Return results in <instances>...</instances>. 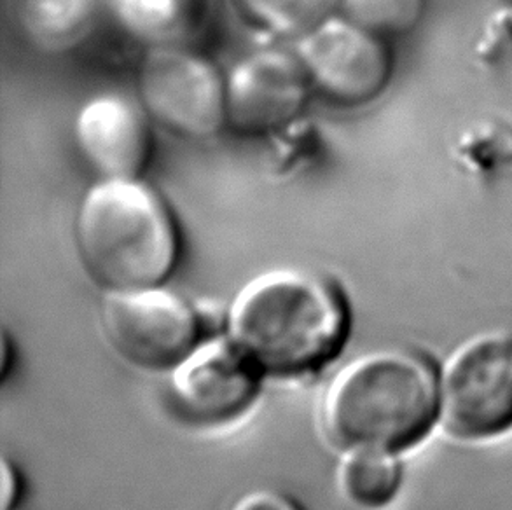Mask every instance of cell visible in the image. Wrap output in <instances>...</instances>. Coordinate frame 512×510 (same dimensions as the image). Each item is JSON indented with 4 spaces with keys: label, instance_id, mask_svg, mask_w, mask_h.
I'll use <instances>...</instances> for the list:
<instances>
[{
    "label": "cell",
    "instance_id": "cell-1",
    "mask_svg": "<svg viewBox=\"0 0 512 510\" xmlns=\"http://www.w3.org/2000/svg\"><path fill=\"white\" fill-rule=\"evenodd\" d=\"M352 325L345 290L305 268L250 278L226 313V338L266 378H303L338 357Z\"/></svg>",
    "mask_w": 512,
    "mask_h": 510
},
{
    "label": "cell",
    "instance_id": "cell-2",
    "mask_svg": "<svg viewBox=\"0 0 512 510\" xmlns=\"http://www.w3.org/2000/svg\"><path fill=\"white\" fill-rule=\"evenodd\" d=\"M439 413V381L422 353L390 346L360 353L327 383L322 432L343 453H399L429 434Z\"/></svg>",
    "mask_w": 512,
    "mask_h": 510
},
{
    "label": "cell",
    "instance_id": "cell-3",
    "mask_svg": "<svg viewBox=\"0 0 512 510\" xmlns=\"http://www.w3.org/2000/svg\"><path fill=\"white\" fill-rule=\"evenodd\" d=\"M83 268L105 294L167 285L180 259V231L167 200L139 179H100L76 214Z\"/></svg>",
    "mask_w": 512,
    "mask_h": 510
},
{
    "label": "cell",
    "instance_id": "cell-4",
    "mask_svg": "<svg viewBox=\"0 0 512 510\" xmlns=\"http://www.w3.org/2000/svg\"><path fill=\"white\" fill-rule=\"evenodd\" d=\"M439 416L467 441L511 430L512 329L478 334L451 353L439 380Z\"/></svg>",
    "mask_w": 512,
    "mask_h": 510
},
{
    "label": "cell",
    "instance_id": "cell-5",
    "mask_svg": "<svg viewBox=\"0 0 512 510\" xmlns=\"http://www.w3.org/2000/svg\"><path fill=\"white\" fill-rule=\"evenodd\" d=\"M100 318L119 359L146 373H172L205 339L198 311L167 285L109 292Z\"/></svg>",
    "mask_w": 512,
    "mask_h": 510
},
{
    "label": "cell",
    "instance_id": "cell-6",
    "mask_svg": "<svg viewBox=\"0 0 512 510\" xmlns=\"http://www.w3.org/2000/svg\"><path fill=\"white\" fill-rule=\"evenodd\" d=\"M139 95L149 118L180 137L212 138L228 126L226 76L186 44L147 48Z\"/></svg>",
    "mask_w": 512,
    "mask_h": 510
},
{
    "label": "cell",
    "instance_id": "cell-7",
    "mask_svg": "<svg viewBox=\"0 0 512 510\" xmlns=\"http://www.w3.org/2000/svg\"><path fill=\"white\" fill-rule=\"evenodd\" d=\"M294 51L313 90L340 107H366L387 91L394 76L388 39L334 14L299 37Z\"/></svg>",
    "mask_w": 512,
    "mask_h": 510
},
{
    "label": "cell",
    "instance_id": "cell-8",
    "mask_svg": "<svg viewBox=\"0 0 512 510\" xmlns=\"http://www.w3.org/2000/svg\"><path fill=\"white\" fill-rule=\"evenodd\" d=\"M263 378L226 336L203 339L170 373V399L194 427H222L249 413Z\"/></svg>",
    "mask_w": 512,
    "mask_h": 510
},
{
    "label": "cell",
    "instance_id": "cell-9",
    "mask_svg": "<svg viewBox=\"0 0 512 510\" xmlns=\"http://www.w3.org/2000/svg\"><path fill=\"white\" fill-rule=\"evenodd\" d=\"M313 91L296 51H254L226 76L228 126L245 135L280 130L303 114Z\"/></svg>",
    "mask_w": 512,
    "mask_h": 510
},
{
    "label": "cell",
    "instance_id": "cell-10",
    "mask_svg": "<svg viewBox=\"0 0 512 510\" xmlns=\"http://www.w3.org/2000/svg\"><path fill=\"white\" fill-rule=\"evenodd\" d=\"M149 114L121 93L86 100L74 119V138L100 179H139L153 154Z\"/></svg>",
    "mask_w": 512,
    "mask_h": 510
},
{
    "label": "cell",
    "instance_id": "cell-11",
    "mask_svg": "<svg viewBox=\"0 0 512 510\" xmlns=\"http://www.w3.org/2000/svg\"><path fill=\"white\" fill-rule=\"evenodd\" d=\"M100 0H16V20L27 41L46 55L79 48L97 27Z\"/></svg>",
    "mask_w": 512,
    "mask_h": 510
},
{
    "label": "cell",
    "instance_id": "cell-12",
    "mask_svg": "<svg viewBox=\"0 0 512 510\" xmlns=\"http://www.w3.org/2000/svg\"><path fill=\"white\" fill-rule=\"evenodd\" d=\"M119 27L147 48L186 44L196 25L193 0H109Z\"/></svg>",
    "mask_w": 512,
    "mask_h": 510
},
{
    "label": "cell",
    "instance_id": "cell-13",
    "mask_svg": "<svg viewBox=\"0 0 512 510\" xmlns=\"http://www.w3.org/2000/svg\"><path fill=\"white\" fill-rule=\"evenodd\" d=\"M402 484L401 463L395 453L355 449L343 456L338 486L343 497L360 509L378 510L394 500Z\"/></svg>",
    "mask_w": 512,
    "mask_h": 510
},
{
    "label": "cell",
    "instance_id": "cell-14",
    "mask_svg": "<svg viewBox=\"0 0 512 510\" xmlns=\"http://www.w3.org/2000/svg\"><path fill=\"white\" fill-rule=\"evenodd\" d=\"M243 11L266 32L298 41L340 13L341 0H238Z\"/></svg>",
    "mask_w": 512,
    "mask_h": 510
},
{
    "label": "cell",
    "instance_id": "cell-15",
    "mask_svg": "<svg viewBox=\"0 0 512 510\" xmlns=\"http://www.w3.org/2000/svg\"><path fill=\"white\" fill-rule=\"evenodd\" d=\"M427 0H341L340 14L385 39L408 35L422 23Z\"/></svg>",
    "mask_w": 512,
    "mask_h": 510
},
{
    "label": "cell",
    "instance_id": "cell-16",
    "mask_svg": "<svg viewBox=\"0 0 512 510\" xmlns=\"http://www.w3.org/2000/svg\"><path fill=\"white\" fill-rule=\"evenodd\" d=\"M229 510H303L289 495L277 490H252L231 505Z\"/></svg>",
    "mask_w": 512,
    "mask_h": 510
},
{
    "label": "cell",
    "instance_id": "cell-17",
    "mask_svg": "<svg viewBox=\"0 0 512 510\" xmlns=\"http://www.w3.org/2000/svg\"><path fill=\"white\" fill-rule=\"evenodd\" d=\"M0 474H2V497H0V505L2 510H14L20 502L21 497V477L20 472L16 469L9 458H2L0 465Z\"/></svg>",
    "mask_w": 512,
    "mask_h": 510
}]
</instances>
